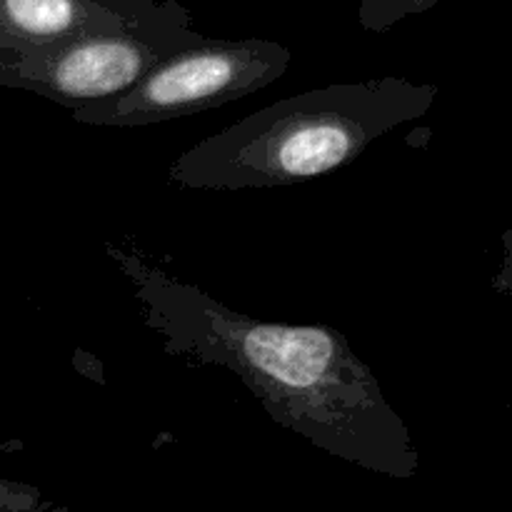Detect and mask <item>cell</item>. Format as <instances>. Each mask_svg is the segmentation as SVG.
Wrapping results in <instances>:
<instances>
[{"mask_svg": "<svg viewBox=\"0 0 512 512\" xmlns=\"http://www.w3.org/2000/svg\"><path fill=\"white\" fill-rule=\"evenodd\" d=\"M438 93V85L395 75L305 90L183 150L168 180L188 190L308 183L353 163L398 125L423 118Z\"/></svg>", "mask_w": 512, "mask_h": 512, "instance_id": "obj_2", "label": "cell"}, {"mask_svg": "<svg viewBox=\"0 0 512 512\" xmlns=\"http://www.w3.org/2000/svg\"><path fill=\"white\" fill-rule=\"evenodd\" d=\"M293 53L265 38H203L170 55L115 98L88 103L75 123L100 128H140L188 118L248 98L283 78Z\"/></svg>", "mask_w": 512, "mask_h": 512, "instance_id": "obj_3", "label": "cell"}, {"mask_svg": "<svg viewBox=\"0 0 512 512\" xmlns=\"http://www.w3.org/2000/svg\"><path fill=\"white\" fill-rule=\"evenodd\" d=\"M178 0H0V58L100 30L130 28Z\"/></svg>", "mask_w": 512, "mask_h": 512, "instance_id": "obj_5", "label": "cell"}, {"mask_svg": "<svg viewBox=\"0 0 512 512\" xmlns=\"http://www.w3.org/2000/svg\"><path fill=\"white\" fill-rule=\"evenodd\" d=\"M50 508L38 488L0 475V512H40Z\"/></svg>", "mask_w": 512, "mask_h": 512, "instance_id": "obj_7", "label": "cell"}, {"mask_svg": "<svg viewBox=\"0 0 512 512\" xmlns=\"http://www.w3.org/2000/svg\"><path fill=\"white\" fill-rule=\"evenodd\" d=\"M193 13L175 3L160 18L118 30L75 35L0 58V85L28 90L68 110L115 98L170 55L200 43Z\"/></svg>", "mask_w": 512, "mask_h": 512, "instance_id": "obj_4", "label": "cell"}, {"mask_svg": "<svg viewBox=\"0 0 512 512\" xmlns=\"http://www.w3.org/2000/svg\"><path fill=\"white\" fill-rule=\"evenodd\" d=\"M103 248L165 353L230 370L275 423L333 458L385 478L418 475L408 423L340 330L238 313L148 260L135 240H105Z\"/></svg>", "mask_w": 512, "mask_h": 512, "instance_id": "obj_1", "label": "cell"}, {"mask_svg": "<svg viewBox=\"0 0 512 512\" xmlns=\"http://www.w3.org/2000/svg\"><path fill=\"white\" fill-rule=\"evenodd\" d=\"M40 512H73V510L63 508V505H50V508H45V510H40Z\"/></svg>", "mask_w": 512, "mask_h": 512, "instance_id": "obj_8", "label": "cell"}, {"mask_svg": "<svg viewBox=\"0 0 512 512\" xmlns=\"http://www.w3.org/2000/svg\"><path fill=\"white\" fill-rule=\"evenodd\" d=\"M440 0H360L358 23L368 33H388L413 15L428 13Z\"/></svg>", "mask_w": 512, "mask_h": 512, "instance_id": "obj_6", "label": "cell"}]
</instances>
